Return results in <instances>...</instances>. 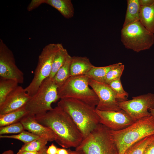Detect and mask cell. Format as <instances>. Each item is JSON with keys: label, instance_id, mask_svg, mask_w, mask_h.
<instances>
[{"label": "cell", "instance_id": "obj_1", "mask_svg": "<svg viewBox=\"0 0 154 154\" xmlns=\"http://www.w3.org/2000/svg\"><path fill=\"white\" fill-rule=\"evenodd\" d=\"M35 117L38 122L51 129L56 136L55 141L63 148H76L84 139L71 117L58 106Z\"/></svg>", "mask_w": 154, "mask_h": 154}, {"label": "cell", "instance_id": "obj_2", "mask_svg": "<svg viewBox=\"0 0 154 154\" xmlns=\"http://www.w3.org/2000/svg\"><path fill=\"white\" fill-rule=\"evenodd\" d=\"M109 131L111 138L117 147L118 154H123L133 144L154 135V117L152 115L147 116L124 129L118 130L109 129Z\"/></svg>", "mask_w": 154, "mask_h": 154}, {"label": "cell", "instance_id": "obj_3", "mask_svg": "<svg viewBox=\"0 0 154 154\" xmlns=\"http://www.w3.org/2000/svg\"><path fill=\"white\" fill-rule=\"evenodd\" d=\"M57 106L71 117L84 138L100 123L96 108L81 101L71 98L60 99Z\"/></svg>", "mask_w": 154, "mask_h": 154}, {"label": "cell", "instance_id": "obj_4", "mask_svg": "<svg viewBox=\"0 0 154 154\" xmlns=\"http://www.w3.org/2000/svg\"><path fill=\"white\" fill-rule=\"evenodd\" d=\"M89 79L85 75L70 76L58 88L59 99H75L96 108L99 99L94 90L89 87Z\"/></svg>", "mask_w": 154, "mask_h": 154}, {"label": "cell", "instance_id": "obj_5", "mask_svg": "<svg viewBox=\"0 0 154 154\" xmlns=\"http://www.w3.org/2000/svg\"><path fill=\"white\" fill-rule=\"evenodd\" d=\"M76 148L82 150L85 154H118L109 129L100 123Z\"/></svg>", "mask_w": 154, "mask_h": 154}, {"label": "cell", "instance_id": "obj_6", "mask_svg": "<svg viewBox=\"0 0 154 154\" xmlns=\"http://www.w3.org/2000/svg\"><path fill=\"white\" fill-rule=\"evenodd\" d=\"M58 88L52 79L44 80L25 106L28 114L35 116L52 110V104L60 99Z\"/></svg>", "mask_w": 154, "mask_h": 154}, {"label": "cell", "instance_id": "obj_7", "mask_svg": "<svg viewBox=\"0 0 154 154\" xmlns=\"http://www.w3.org/2000/svg\"><path fill=\"white\" fill-rule=\"evenodd\" d=\"M121 40L126 48L136 52L148 49L154 43V34L138 21L122 27Z\"/></svg>", "mask_w": 154, "mask_h": 154}, {"label": "cell", "instance_id": "obj_8", "mask_svg": "<svg viewBox=\"0 0 154 154\" xmlns=\"http://www.w3.org/2000/svg\"><path fill=\"white\" fill-rule=\"evenodd\" d=\"M62 46L61 43H51L43 48L38 56L33 78L29 85L25 88L31 97L36 92L43 81L49 77L55 55Z\"/></svg>", "mask_w": 154, "mask_h": 154}, {"label": "cell", "instance_id": "obj_9", "mask_svg": "<svg viewBox=\"0 0 154 154\" xmlns=\"http://www.w3.org/2000/svg\"><path fill=\"white\" fill-rule=\"evenodd\" d=\"M119 104L121 110L135 121L151 115L149 110L154 108V94L149 93L133 97L131 100L119 102Z\"/></svg>", "mask_w": 154, "mask_h": 154}, {"label": "cell", "instance_id": "obj_10", "mask_svg": "<svg viewBox=\"0 0 154 154\" xmlns=\"http://www.w3.org/2000/svg\"><path fill=\"white\" fill-rule=\"evenodd\" d=\"M88 84L99 99L96 109L106 111H118L121 110L119 104L121 101L109 84L89 78Z\"/></svg>", "mask_w": 154, "mask_h": 154}, {"label": "cell", "instance_id": "obj_11", "mask_svg": "<svg viewBox=\"0 0 154 154\" xmlns=\"http://www.w3.org/2000/svg\"><path fill=\"white\" fill-rule=\"evenodd\" d=\"M0 78L1 79L15 80L22 84L24 74L16 64L12 51L3 40L0 39Z\"/></svg>", "mask_w": 154, "mask_h": 154}, {"label": "cell", "instance_id": "obj_12", "mask_svg": "<svg viewBox=\"0 0 154 154\" xmlns=\"http://www.w3.org/2000/svg\"><path fill=\"white\" fill-rule=\"evenodd\" d=\"M99 118L100 123L114 130L124 129L135 122L122 110L118 111H102L96 108Z\"/></svg>", "mask_w": 154, "mask_h": 154}, {"label": "cell", "instance_id": "obj_13", "mask_svg": "<svg viewBox=\"0 0 154 154\" xmlns=\"http://www.w3.org/2000/svg\"><path fill=\"white\" fill-rule=\"evenodd\" d=\"M31 98L25 88L18 86L0 105V115L5 114L25 107Z\"/></svg>", "mask_w": 154, "mask_h": 154}, {"label": "cell", "instance_id": "obj_14", "mask_svg": "<svg viewBox=\"0 0 154 154\" xmlns=\"http://www.w3.org/2000/svg\"><path fill=\"white\" fill-rule=\"evenodd\" d=\"M35 116L28 114L20 120L25 130L40 137L45 138L48 141H55L56 136L53 131L38 122L35 119Z\"/></svg>", "mask_w": 154, "mask_h": 154}, {"label": "cell", "instance_id": "obj_15", "mask_svg": "<svg viewBox=\"0 0 154 154\" xmlns=\"http://www.w3.org/2000/svg\"><path fill=\"white\" fill-rule=\"evenodd\" d=\"M45 3L58 11L65 18L69 19L74 16V10L71 0H34L33 4L37 8L42 4Z\"/></svg>", "mask_w": 154, "mask_h": 154}, {"label": "cell", "instance_id": "obj_16", "mask_svg": "<svg viewBox=\"0 0 154 154\" xmlns=\"http://www.w3.org/2000/svg\"><path fill=\"white\" fill-rule=\"evenodd\" d=\"M94 66L86 56H72L70 68V76L86 75Z\"/></svg>", "mask_w": 154, "mask_h": 154}, {"label": "cell", "instance_id": "obj_17", "mask_svg": "<svg viewBox=\"0 0 154 154\" xmlns=\"http://www.w3.org/2000/svg\"><path fill=\"white\" fill-rule=\"evenodd\" d=\"M139 21L148 30L154 34V4L148 7L140 6Z\"/></svg>", "mask_w": 154, "mask_h": 154}, {"label": "cell", "instance_id": "obj_18", "mask_svg": "<svg viewBox=\"0 0 154 154\" xmlns=\"http://www.w3.org/2000/svg\"><path fill=\"white\" fill-rule=\"evenodd\" d=\"M126 13L123 27L139 21L140 6L139 0H127Z\"/></svg>", "mask_w": 154, "mask_h": 154}, {"label": "cell", "instance_id": "obj_19", "mask_svg": "<svg viewBox=\"0 0 154 154\" xmlns=\"http://www.w3.org/2000/svg\"><path fill=\"white\" fill-rule=\"evenodd\" d=\"M122 64L121 62H118L104 66L97 67L94 66L86 75L89 78L104 83L108 72L111 69Z\"/></svg>", "mask_w": 154, "mask_h": 154}, {"label": "cell", "instance_id": "obj_20", "mask_svg": "<svg viewBox=\"0 0 154 154\" xmlns=\"http://www.w3.org/2000/svg\"><path fill=\"white\" fill-rule=\"evenodd\" d=\"M25 107L3 115H0V127L8 125L19 121L28 114Z\"/></svg>", "mask_w": 154, "mask_h": 154}, {"label": "cell", "instance_id": "obj_21", "mask_svg": "<svg viewBox=\"0 0 154 154\" xmlns=\"http://www.w3.org/2000/svg\"><path fill=\"white\" fill-rule=\"evenodd\" d=\"M69 55L63 46L56 53L52 64L50 74L48 78H52L59 69L64 65Z\"/></svg>", "mask_w": 154, "mask_h": 154}, {"label": "cell", "instance_id": "obj_22", "mask_svg": "<svg viewBox=\"0 0 154 154\" xmlns=\"http://www.w3.org/2000/svg\"><path fill=\"white\" fill-rule=\"evenodd\" d=\"M72 57L69 55L65 63L52 78L58 88L63 84L70 77V68Z\"/></svg>", "mask_w": 154, "mask_h": 154}, {"label": "cell", "instance_id": "obj_23", "mask_svg": "<svg viewBox=\"0 0 154 154\" xmlns=\"http://www.w3.org/2000/svg\"><path fill=\"white\" fill-rule=\"evenodd\" d=\"M16 81L9 79H0V105L19 86Z\"/></svg>", "mask_w": 154, "mask_h": 154}, {"label": "cell", "instance_id": "obj_24", "mask_svg": "<svg viewBox=\"0 0 154 154\" xmlns=\"http://www.w3.org/2000/svg\"><path fill=\"white\" fill-rule=\"evenodd\" d=\"M154 140V135L147 137L131 145L123 154H143L147 145Z\"/></svg>", "mask_w": 154, "mask_h": 154}, {"label": "cell", "instance_id": "obj_25", "mask_svg": "<svg viewBox=\"0 0 154 154\" xmlns=\"http://www.w3.org/2000/svg\"><path fill=\"white\" fill-rule=\"evenodd\" d=\"M48 141L46 139L40 137L29 143L24 144L19 151L39 152L46 146Z\"/></svg>", "mask_w": 154, "mask_h": 154}, {"label": "cell", "instance_id": "obj_26", "mask_svg": "<svg viewBox=\"0 0 154 154\" xmlns=\"http://www.w3.org/2000/svg\"><path fill=\"white\" fill-rule=\"evenodd\" d=\"M39 137L29 131L25 130L18 134L0 135L1 138H10L17 139L23 142L24 144L29 143Z\"/></svg>", "mask_w": 154, "mask_h": 154}, {"label": "cell", "instance_id": "obj_27", "mask_svg": "<svg viewBox=\"0 0 154 154\" xmlns=\"http://www.w3.org/2000/svg\"><path fill=\"white\" fill-rule=\"evenodd\" d=\"M109 84L116 94L121 102L127 100L128 94L124 90L120 79L114 80Z\"/></svg>", "mask_w": 154, "mask_h": 154}, {"label": "cell", "instance_id": "obj_28", "mask_svg": "<svg viewBox=\"0 0 154 154\" xmlns=\"http://www.w3.org/2000/svg\"><path fill=\"white\" fill-rule=\"evenodd\" d=\"M25 130L20 121L0 127V135L8 134L19 133Z\"/></svg>", "mask_w": 154, "mask_h": 154}, {"label": "cell", "instance_id": "obj_29", "mask_svg": "<svg viewBox=\"0 0 154 154\" xmlns=\"http://www.w3.org/2000/svg\"><path fill=\"white\" fill-rule=\"evenodd\" d=\"M124 69L123 64L110 70L107 73L104 83L109 84L111 82L120 79Z\"/></svg>", "mask_w": 154, "mask_h": 154}, {"label": "cell", "instance_id": "obj_30", "mask_svg": "<svg viewBox=\"0 0 154 154\" xmlns=\"http://www.w3.org/2000/svg\"><path fill=\"white\" fill-rule=\"evenodd\" d=\"M143 154H154V140L147 145Z\"/></svg>", "mask_w": 154, "mask_h": 154}, {"label": "cell", "instance_id": "obj_31", "mask_svg": "<svg viewBox=\"0 0 154 154\" xmlns=\"http://www.w3.org/2000/svg\"><path fill=\"white\" fill-rule=\"evenodd\" d=\"M140 6L148 7L154 4V0H139Z\"/></svg>", "mask_w": 154, "mask_h": 154}, {"label": "cell", "instance_id": "obj_32", "mask_svg": "<svg viewBox=\"0 0 154 154\" xmlns=\"http://www.w3.org/2000/svg\"><path fill=\"white\" fill-rule=\"evenodd\" d=\"M58 148L53 143L49 146L46 150L47 154H57Z\"/></svg>", "mask_w": 154, "mask_h": 154}, {"label": "cell", "instance_id": "obj_33", "mask_svg": "<svg viewBox=\"0 0 154 154\" xmlns=\"http://www.w3.org/2000/svg\"><path fill=\"white\" fill-rule=\"evenodd\" d=\"M68 150L69 154H85L82 150L77 148H76V150L74 151H72L70 149Z\"/></svg>", "mask_w": 154, "mask_h": 154}, {"label": "cell", "instance_id": "obj_34", "mask_svg": "<svg viewBox=\"0 0 154 154\" xmlns=\"http://www.w3.org/2000/svg\"><path fill=\"white\" fill-rule=\"evenodd\" d=\"M39 152L28 151H19L16 154H39Z\"/></svg>", "mask_w": 154, "mask_h": 154}, {"label": "cell", "instance_id": "obj_35", "mask_svg": "<svg viewBox=\"0 0 154 154\" xmlns=\"http://www.w3.org/2000/svg\"><path fill=\"white\" fill-rule=\"evenodd\" d=\"M57 154H69V152L65 149L58 148Z\"/></svg>", "mask_w": 154, "mask_h": 154}, {"label": "cell", "instance_id": "obj_36", "mask_svg": "<svg viewBox=\"0 0 154 154\" xmlns=\"http://www.w3.org/2000/svg\"><path fill=\"white\" fill-rule=\"evenodd\" d=\"M47 148V147L46 146L44 148L39 151V154H47L46 153Z\"/></svg>", "mask_w": 154, "mask_h": 154}, {"label": "cell", "instance_id": "obj_37", "mask_svg": "<svg viewBox=\"0 0 154 154\" xmlns=\"http://www.w3.org/2000/svg\"><path fill=\"white\" fill-rule=\"evenodd\" d=\"M1 154H14V153L13 151L9 150L4 151Z\"/></svg>", "mask_w": 154, "mask_h": 154}, {"label": "cell", "instance_id": "obj_38", "mask_svg": "<svg viewBox=\"0 0 154 154\" xmlns=\"http://www.w3.org/2000/svg\"><path fill=\"white\" fill-rule=\"evenodd\" d=\"M149 111L150 112L151 115L154 117V108L150 110Z\"/></svg>", "mask_w": 154, "mask_h": 154}]
</instances>
